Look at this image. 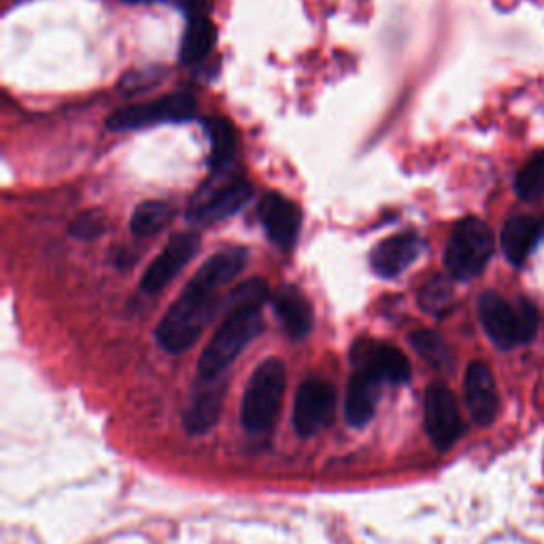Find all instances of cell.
Here are the masks:
<instances>
[{"label":"cell","mask_w":544,"mask_h":544,"mask_svg":"<svg viewBox=\"0 0 544 544\" xmlns=\"http://www.w3.org/2000/svg\"><path fill=\"white\" fill-rule=\"evenodd\" d=\"M247 260V249L228 247L211 255L196 270V275L183 287V292L156 328V338L164 351L183 353L194 347L202 330L209 326V321L224 306L221 289L241 275Z\"/></svg>","instance_id":"1"},{"label":"cell","mask_w":544,"mask_h":544,"mask_svg":"<svg viewBox=\"0 0 544 544\" xmlns=\"http://www.w3.org/2000/svg\"><path fill=\"white\" fill-rule=\"evenodd\" d=\"M266 298L268 285L264 279H249L232 289L226 300V317L200 355V379H219L251 340L262 334V304Z\"/></svg>","instance_id":"2"},{"label":"cell","mask_w":544,"mask_h":544,"mask_svg":"<svg viewBox=\"0 0 544 544\" xmlns=\"http://www.w3.org/2000/svg\"><path fill=\"white\" fill-rule=\"evenodd\" d=\"M287 372L279 357H268L251 372L245 387L241 423L251 434H268L279 419Z\"/></svg>","instance_id":"3"},{"label":"cell","mask_w":544,"mask_h":544,"mask_svg":"<svg viewBox=\"0 0 544 544\" xmlns=\"http://www.w3.org/2000/svg\"><path fill=\"white\" fill-rule=\"evenodd\" d=\"M479 317L487 336L500 349H513L519 343H527L538 328L536 309L530 302L519 300L517 306H513L496 292H485L479 298Z\"/></svg>","instance_id":"4"},{"label":"cell","mask_w":544,"mask_h":544,"mask_svg":"<svg viewBox=\"0 0 544 544\" xmlns=\"http://www.w3.org/2000/svg\"><path fill=\"white\" fill-rule=\"evenodd\" d=\"M493 253V234L481 219L459 221L447 245L445 262L451 275L468 281L479 275Z\"/></svg>","instance_id":"5"},{"label":"cell","mask_w":544,"mask_h":544,"mask_svg":"<svg viewBox=\"0 0 544 544\" xmlns=\"http://www.w3.org/2000/svg\"><path fill=\"white\" fill-rule=\"evenodd\" d=\"M253 196V187L245 179L221 175L204 183L194 194L187 219L196 226H209L241 211Z\"/></svg>","instance_id":"6"},{"label":"cell","mask_w":544,"mask_h":544,"mask_svg":"<svg viewBox=\"0 0 544 544\" xmlns=\"http://www.w3.org/2000/svg\"><path fill=\"white\" fill-rule=\"evenodd\" d=\"M196 115V100L194 96L179 92L164 98H156L141 105H132L126 109H117L109 119V130L124 132V130H141L147 126H156L164 122H185Z\"/></svg>","instance_id":"7"},{"label":"cell","mask_w":544,"mask_h":544,"mask_svg":"<svg viewBox=\"0 0 544 544\" xmlns=\"http://www.w3.org/2000/svg\"><path fill=\"white\" fill-rule=\"evenodd\" d=\"M423 423L432 445L438 451H449L459 436L464 434V421L451 389L445 385H432L425 391Z\"/></svg>","instance_id":"8"},{"label":"cell","mask_w":544,"mask_h":544,"mask_svg":"<svg viewBox=\"0 0 544 544\" xmlns=\"http://www.w3.org/2000/svg\"><path fill=\"white\" fill-rule=\"evenodd\" d=\"M336 389L328 381H304L294 400V428L300 436H313L328 428L336 415Z\"/></svg>","instance_id":"9"},{"label":"cell","mask_w":544,"mask_h":544,"mask_svg":"<svg viewBox=\"0 0 544 544\" xmlns=\"http://www.w3.org/2000/svg\"><path fill=\"white\" fill-rule=\"evenodd\" d=\"M351 362L355 368H362L379 377L383 383L400 385L411 381V362L394 345L379 343V340H360L353 345Z\"/></svg>","instance_id":"10"},{"label":"cell","mask_w":544,"mask_h":544,"mask_svg":"<svg viewBox=\"0 0 544 544\" xmlns=\"http://www.w3.org/2000/svg\"><path fill=\"white\" fill-rule=\"evenodd\" d=\"M200 247V236L196 232H181L170 238L164 251L145 270L141 289L147 294H160L173 281L183 266L190 262Z\"/></svg>","instance_id":"11"},{"label":"cell","mask_w":544,"mask_h":544,"mask_svg":"<svg viewBox=\"0 0 544 544\" xmlns=\"http://www.w3.org/2000/svg\"><path fill=\"white\" fill-rule=\"evenodd\" d=\"M258 217L272 243L281 249H292L302 226V211L294 200L281 194H266L258 204Z\"/></svg>","instance_id":"12"},{"label":"cell","mask_w":544,"mask_h":544,"mask_svg":"<svg viewBox=\"0 0 544 544\" xmlns=\"http://www.w3.org/2000/svg\"><path fill=\"white\" fill-rule=\"evenodd\" d=\"M466 404L470 408L472 419L479 425H489L498 415L500 398L498 387L493 381V374L487 364L472 362L466 370Z\"/></svg>","instance_id":"13"},{"label":"cell","mask_w":544,"mask_h":544,"mask_svg":"<svg viewBox=\"0 0 544 544\" xmlns=\"http://www.w3.org/2000/svg\"><path fill=\"white\" fill-rule=\"evenodd\" d=\"M383 385L385 383L372 372L355 368L345 396V419L351 428H364L377 413Z\"/></svg>","instance_id":"14"},{"label":"cell","mask_w":544,"mask_h":544,"mask_svg":"<svg viewBox=\"0 0 544 544\" xmlns=\"http://www.w3.org/2000/svg\"><path fill=\"white\" fill-rule=\"evenodd\" d=\"M423 251V241L415 232L396 234L372 251V270L383 279L398 277Z\"/></svg>","instance_id":"15"},{"label":"cell","mask_w":544,"mask_h":544,"mask_svg":"<svg viewBox=\"0 0 544 544\" xmlns=\"http://www.w3.org/2000/svg\"><path fill=\"white\" fill-rule=\"evenodd\" d=\"M272 309L281 321L283 330L289 338L300 340L313 328V309L311 302L294 285L279 287L272 296Z\"/></svg>","instance_id":"16"},{"label":"cell","mask_w":544,"mask_h":544,"mask_svg":"<svg viewBox=\"0 0 544 544\" xmlns=\"http://www.w3.org/2000/svg\"><path fill=\"white\" fill-rule=\"evenodd\" d=\"M202 387L196 389V394L190 402V408L185 411V430L192 434H202L211 430L219 419L221 404H224V387L219 379H200Z\"/></svg>","instance_id":"17"},{"label":"cell","mask_w":544,"mask_h":544,"mask_svg":"<svg viewBox=\"0 0 544 544\" xmlns=\"http://www.w3.org/2000/svg\"><path fill=\"white\" fill-rule=\"evenodd\" d=\"M540 226L532 217H513L502 230V249L513 264H521L538 241Z\"/></svg>","instance_id":"18"},{"label":"cell","mask_w":544,"mask_h":544,"mask_svg":"<svg viewBox=\"0 0 544 544\" xmlns=\"http://www.w3.org/2000/svg\"><path fill=\"white\" fill-rule=\"evenodd\" d=\"M217 41V30L209 17H192L185 26L183 41H181V62L194 64L207 58Z\"/></svg>","instance_id":"19"},{"label":"cell","mask_w":544,"mask_h":544,"mask_svg":"<svg viewBox=\"0 0 544 544\" xmlns=\"http://www.w3.org/2000/svg\"><path fill=\"white\" fill-rule=\"evenodd\" d=\"M204 130L211 141V168L221 173L236 153V134L232 124L224 117H209L204 122Z\"/></svg>","instance_id":"20"},{"label":"cell","mask_w":544,"mask_h":544,"mask_svg":"<svg viewBox=\"0 0 544 544\" xmlns=\"http://www.w3.org/2000/svg\"><path fill=\"white\" fill-rule=\"evenodd\" d=\"M173 217V209L170 204L160 200H147L134 209V215L130 219V228L136 236L147 238L158 234L168 221Z\"/></svg>","instance_id":"21"},{"label":"cell","mask_w":544,"mask_h":544,"mask_svg":"<svg viewBox=\"0 0 544 544\" xmlns=\"http://www.w3.org/2000/svg\"><path fill=\"white\" fill-rule=\"evenodd\" d=\"M515 192L523 200H534L544 196V151L527 162L515 179Z\"/></svg>","instance_id":"22"},{"label":"cell","mask_w":544,"mask_h":544,"mask_svg":"<svg viewBox=\"0 0 544 544\" xmlns=\"http://www.w3.org/2000/svg\"><path fill=\"white\" fill-rule=\"evenodd\" d=\"M451 298H453L451 281L445 277H434L421 287L419 306L423 311L440 315L442 311H447V306L451 304Z\"/></svg>","instance_id":"23"},{"label":"cell","mask_w":544,"mask_h":544,"mask_svg":"<svg viewBox=\"0 0 544 544\" xmlns=\"http://www.w3.org/2000/svg\"><path fill=\"white\" fill-rule=\"evenodd\" d=\"M411 345L415 347V351L423 357V360L432 362L434 366H442L449 362V351L445 340H442L436 332L430 330H419L411 336Z\"/></svg>","instance_id":"24"},{"label":"cell","mask_w":544,"mask_h":544,"mask_svg":"<svg viewBox=\"0 0 544 544\" xmlns=\"http://www.w3.org/2000/svg\"><path fill=\"white\" fill-rule=\"evenodd\" d=\"M105 228H107L105 213L92 209V211H85V213L77 215L71 221V226H68V234L77 238V241H96L98 236L105 234Z\"/></svg>","instance_id":"25"},{"label":"cell","mask_w":544,"mask_h":544,"mask_svg":"<svg viewBox=\"0 0 544 544\" xmlns=\"http://www.w3.org/2000/svg\"><path fill=\"white\" fill-rule=\"evenodd\" d=\"M160 81L156 68H149V71H139V73H130L124 77L122 81V90L132 94V92H141L151 88V85H156Z\"/></svg>","instance_id":"26"},{"label":"cell","mask_w":544,"mask_h":544,"mask_svg":"<svg viewBox=\"0 0 544 544\" xmlns=\"http://www.w3.org/2000/svg\"><path fill=\"white\" fill-rule=\"evenodd\" d=\"M166 3L181 9L187 17H209L213 0H166Z\"/></svg>","instance_id":"27"}]
</instances>
